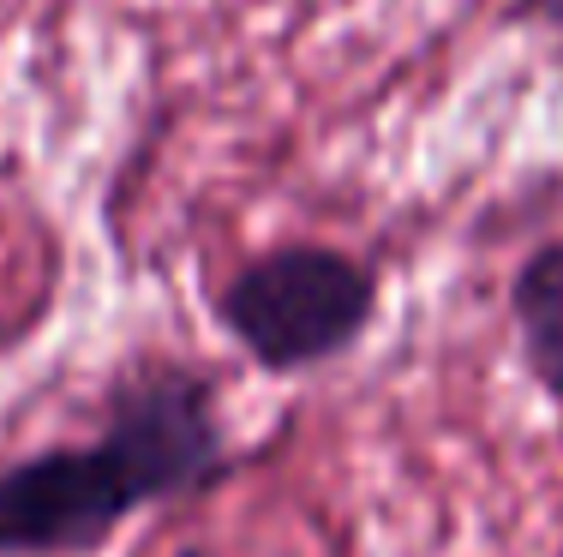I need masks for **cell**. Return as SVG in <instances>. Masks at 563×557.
I'll use <instances>...</instances> for the list:
<instances>
[{"mask_svg":"<svg viewBox=\"0 0 563 557\" xmlns=\"http://www.w3.org/2000/svg\"><path fill=\"white\" fill-rule=\"evenodd\" d=\"M234 474L217 378L132 360L85 444H43L0 468V557H97L132 515L205 498Z\"/></svg>","mask_w":563,"mask_h":557,"instance_id":"obj_1","label":"cell"},{"mask_svg":"<svg viewBox=\"0 0 563 557\" xmlns=\"http://www.w3.org/2000/svg\"><path fill=\"white\" fill-rule=\"evenodd\" d=\"M384 312V276L330 241H282L210 294V318L264 378H306L347 360Z\"/></svg>","mask_w":563,"mask_h":557,"instance_id":"obj_2","label":"cell"},{"mask_svg":"<svg viewBox=\"0 0 563 557\" xmlns=\"http://www.w3.org/2000/svg\"><path fill=\"white\" fill-rule=\"evenodd\" d=\"M509 330L521 348V371L563 408V234L540 241L509 270Z\"/></svg>","mask_w":563,"mask_h":557,"instance_id":"obj_3","label":"cell"},{"mask_svg":"<svg viewBox=\"0 0 563 557\" xmlns=\"http://www.w3.org/2000/svg\"><path fill=\"white\" fill-rule=\"evenodd\" d=\"M516 24H545V31H563V0H516L509 7Z\"/></svg>","mask_w":563,"mask_h":557,"instance_id":"obj_4","label":"cell"}]
</instances>
